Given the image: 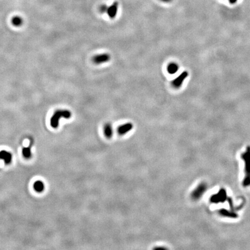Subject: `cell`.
Returning a JSON list of instances; mask_svg holds the SVG:
<instances>
[{
	"mask_svg": "<svg viewBox=\"0 0 250 250\" xmlns=\"http://www.w3.org/2000/svg\"><path fill=\"white\" fill-rule=\"evenodd\" d=\"M72 112L68 110H58L54 112L50 118V124L54 129L58 128L59 126V121L62 118L70 119L71 118Z\"/></svg>",
	"mask_w": 250,
	"mask_h": 250,
	"instance_id": "1",
	"label": "cell"
},
{
	"mask_svg": "<svg viewBox=\"0 0 250 250\" xmlns=\"http://www.w3.org/2000/svg\"><path fill=\"white\" fill-rule=\"evenodd\" d=\"M241 159L245 164V176L243 181L244 187H247L250 185V147L247 148L246 151L241 155Z\"/></svg>",
	"mask_w": 250,
	"mask_h": 250,
	"instance_id": "2",
	"label": "cell"
},
{
	"mask_svg": "<svg viewBox=\"0 0 250 250\" xmlns=\"http://www.w3.org/2000/svg\"><path fill=\"white\" fill-rule=\"evenodd\" d=\"M226 199H227L226 192L224 189H221L218 193L211 196L210 200L212 203H218L220 202H224Z\"/></svg>",
	"mask_w": 250,
	"mask_h": 250,
	"instance_id": "3",
	"label": "cell"
},
{
	"mask_svg": "<svg viewBox=\"0 0 250 250\" xmlns=\"http://www.w3.org/2000/svg\"><path fill=\"white\" fill-rule=\"evenodd\" d=\"M207 189V185L205 183H200L192 192V197L193 200H198L205 193Z\"/></svg>",
	"mask_w": 250,
	"mask_h": 250,
	"instance_id": "4",
	"label": "cell"
},
{
	"mask_svg": "<svg viewBox=\"0 0 250 250\" xmlns=\"http://www.w3.org/2000/svg\"><path fill=\"white\" fill-rule=\"evenodd\" d=\"M111 56L108 54H101L95 55L93 58V62L95 64H101L107 62L110 60Z\"/></svg>",
	"mask_w": 250,
	"mask_h": 250,
	"instance_id": "5",
	"label": "cell"
},
{
	"mask_svg": "<svg viewBox=\"0 0 250 250\" xmlns=\"http://www.w3.org/2000/svg\"><path fill=\"white\" fill-rule=\"evenodd\" d=\"M118 2H114L112 4L108 7L107 11V14L108 16L110 17V19H114L116 17V15L118 13Z\"/></svg>",
	"mask_w": 250,
	"mask_h": 250,
	"instance_id": "6",
	"label": "cell"
},
{
	"mask_svg": "<svg viewBox=\"0 0 250 250\" xmlns=\"http://www.w3.org/2000/svg\"><path fill=\"white\" fill-rule=\"evenodd\" d=\"M0 159L3 160L6 165H10L12 161V155L10 152L2 150L0 151Z\"/></svg>",
	"mask_w": 250,
	"mask_h": 250,
	"instance_id": "7",
	"label": "cell"
},
{
	"mask_svg": "<svg viewBox=\"0 0 250 250\" xmlns=\"http://www.w3.org/2000/svg\"><path fill=\"white\" fill-rule=\"evenodd\" d=\"M133 125L131 123H126L120 126L118 129V132L120 135H124L133 129Z\"/></svg>",
	"mask_w": 250,
	"mask_h": 250,
	"instance_id": "8",
	"label": "cell"
},
{
	"mask_svg": "<svg viewBox=\"0 0 250 250\" xmlns=\"http://www.w3.org/2000/svg\"><path fill=\"white\" fill-rule=\"evenodd\" d=\"M188 73L187 72H183L179 77H177L175 80L173 81V85L175 87H179L183 84V80L186 79L187 77Z\"/></svg>",
	"mask_w": 250,
	"mask_h": 250,
	"instance_id": "9",
	"label": "cell"
},
{
	"mask_svg": "<svg viewBox=\"0 0 250 250\" xmlns=\"http://www.w3.org/2000/svg\"><path fill=\"white\" fill-rule=\"evenodd\" d=\"M104 132L105 136L108 139H111L113 136V127L111 124L106 123L104 127Z\"/></svg>",
	"mask_w": 250,
	"mask_h": 250,
	"instance_id": "10",
	"label": "cell"
},
{
	"mask_svg": "<svg viewBox=\"0 0 250 250\" xmlns=\"http://www.w3.org/2000/svg\"><path fill=\"white\" fill-rule=\"evenodd\" d=\"M33 188L34 189V190L36 191V192L38 193H41L42 192L44 191L45 189V185L42 181H41L40 180L37 181H36L34 185H33Z\"/></svg>",
	"mask_w": 250,
	"mask_h": 250,
	"instance_id": "11",
	"label": "cell"
},
{
	"mask_svg": "<svg viewBox=\"0 0 250 250\" xmlns=\"http://www.w3.org/2000/svg\"><path fill=\"white\" fill-rule=\"evenodd\" d=\"M219 214L224 217H231V218H236L237 217V215L232 212H230L228 210L225 209H221L219 211Z\"/></svg>",
	"mask_w": 250,
	"mask_h": 250,
	"instance_id": "12",
	"label": "cell"
},
{
	"mask_svg": "<svg viewBox=\"0 0 250 250\" xmlns=\"http://www.w3.org/2000/svg\"><path fill=\"white\" fill-rule=\"evenodd\" d=\"M22 155L23 157L26 159H30L32 156V153H31V148L30 147H24L22 149Z\"/></svg>",
	"mask_w": 250,
	"mask_h": 250,
	"instance_id": "13",
	"label": "cell"
},
{
	"mask_svg": "<svg viewBox=\"0 0 250 250\" xmlns=\"http://www.w3.org/2000/svg\"><path fill=\"white\" fill-rule=\"evenodd\" d=\"M11 22L14 26L16 27H18V26H20L22 24L23 19L21 17L16 16L12 18Z\"/></svg>",
	"mask_w": 250,
	"mask_h": 250,
	"instance_id": "14",
	"label": "cell"
},
{
	"mask_svg": "<svg viewBox=\"0 0 250 250\" xmlns=\"http://www.w3.org/2000/svg\"><path fill=\"white\" fill-rule=\"evenodd\" d=\"M167 70H168L170 74H174L178 71L179 67H178L177 64H176L175 63H171L167 67Z\"/></svg>",
	"mask_w": 250,
	"mask_h": 250,
	"instance_id": "15",
	"label": "cell"
},
{
	"mask_svg": "<svg viewBox=\"0 0 250 250\" xmlns=\"http://www.w3.org/2000/svg\"><path fill=\"white\" fill-rule=\"evenodd\" d=\"M107 5L106 4H103L100 6L99 7V11L101 14H105L107 12V11L108 9Z\"/></svg>",
	"mask_w": 250,
	"mask_h": 250,
	"instance_id": "16",
	"label": "cell"
},
{
	"mask_svg": "<svg viewBox=\"0 0 250 250\" xmlns=\"http://www.w3.org/2000/svg\"><path fill=\"white\" fill-rule=\"evenodd\" d=\"M229 1L231 4H235L237 1V0H229Z\"/></svg>",
	"mask_w": 250,
	"mask_h": 250,
	"instance_id": "17",
	"label": "cell"
},
{
	"mask_svg": "<svg viewBox=\"0 0 250 250\" xmlns=\"http://www.w3.org/2000/svg\"><path fill=\"white\" fill-rule=\"evenodd\" d=\"M161 1L164 2H169L171 0H161Z\"/></svg>",
	"mask_w": 250,
	"mask_h": 250,
	"instance_id": "18",
	"label": "cell"
}]
</instances>
